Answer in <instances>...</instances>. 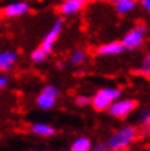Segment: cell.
<instances>
[{
  "label": "cell",
  "mask_w": 150,
  "mask_h": 151,
  "mask_svg": "<svg viewBox=\"0 0 150 151\" xmlns=\"http://www.w3.org/2000/svg\"><path fill=\"white\" fill-rule=\"evenodd\" d=\"M18 61V54L12 50L0 51V71H9Z\"/></svg>",
  "instance_id": "10"
},
{
  "label": "cell",
  "mask_w": 150,
  "mask_h": 151,
  "mask_svg": "<svg viewBox=\"0 0 150 151\" xmlns=\"http://www.w3.org/2000/svg\"><path fill=\"white\" fill-rule=\"evenodd\" d=\"M75 103L79 108H86V106L92 105V97H89V96H86V94H79L75 99Z\"/></svg>",
  "instance_id": "17"
},
{
  "label": "cell",
  "mask_w": 150,
  "mask_h": 151,
  "mask_svg": "<svg viewBox=\"0 0 150 151\" xmlns=\"http://www.w3.org/2000/svg\"><path fill=\"white\" fill-rule=\"evenodd\" d=\"M86 58H88L86 51L82 48H77L75 51H72V54H70V63L75 65H79V64H83L86 61Z\"/></svg>",
  "instance_id": "15"
},
{
  "label": "cell",
  "mask_w": 150,
  "mask_h": 151,
  "mask_svg": "<svg viewBox=\"0 0 150 151\" xmlns=\"http://www.w3.org/2000/svg\"><path fill=\"white\" fill-rule=\"evenodd\" d=\"M147 34V28L146 25L140 23V25H136L133 29H130L124 38H122V45L125 47V50H137L143 45L144 42V38Z\"/></svg>",
  "instance_id": "3"
},
{
  "label": "cell",
  "mask_w": 150,
  "mask_h": 151,
  "mask_svg": "<svg viewBox=\"0 0 150 151\" xmlns=\"http://www.w3.org/2000/svg\"><path fill=\"white\" fill-rule=\"evenodd\" d=\"M31 132L38 135V137H51V135L56 134V129L51 125H48V124L38 122V124H32L31 125Z\"/></svg>",
  "instance_id": "12"
},
{
  "label": "cell",
  "mask_w": 150,
  "mask_h": 151,
  "mask_svg": "<svg viewBox=\"0 0 150 151\" xmlns=\"http://www.w3.org/2000/svg\"><path fill=\"white\" fill-rule=\"evenodd\" d=\"M91 151H109V148H108V144L98 142V144L92 145V150H91Z\"/></svg>",
  "instance_id": "19"
},
{
  "label": "cell",
  "mask_w": 150,
  "mask_h": 151,
  "mask_svg": "<svg viewBox=\"0 0 150 151\" xmlns=\"http://www.w3.org/2000/svg\"><path fill=\"white\" fill-rule=\"evenodd\" d=\"M136 0H114V7L120 15H128L136 9Z\"/></svg>",
  "instance_id": "11"
},
{
  "label": "cell",
  "mask_w": 150,
  "mask_h": 151,
  "mask_svg": "<svg viewBox=\"0 0 150 151\" xmlns=\"http://www.w3.org/2000/svg\"><path fill=\"white\" fill-rule=\"evenodd\" d=\"M29 12V4L26 1H12L1 9L4 18H20Z\"/></svg>",
  "instance_id": "7"
},
{
  "label": "cell",
  "mask_w": 150,
  "mask_h": 151,
  "mask_svg": "<svg viewBox=\"0 0 150 151\" xmlns=\"http://www.w3.org/2000/svg\"><path fill=\"white\" fill-rule=\"evenodd\" d=\"M138 122L141 127V135L150 137V108H146L138 116Z\"/></svg>",
  "instance_id": "13"
},
{
  "label": "cell",
  "mask_w": 150,
  "mask_h": 151,
  "mask_svg": "<svg viewBox=\"0 0 150 151\" xmlns=\"http://www.w3.org/2000/svg\"><path fill=\"white\" fill-rule=\"evenodd\" d=\"M147 151H150V150H147Z\"/></svg>",
  "instance_id": "24"
},
{
  "label": "cell",
  "mask_w": 150,
  "mask_h": 151,
  "mask_svg": "<svg viewBox=\"0 0 150 151\" xmlns=\"http://www.w3.org/2000/svg\"><path fill=\"white\" fill-rule=\"evenodd\" d=\"M136 108H137V102L134 99H118L111 105L108 112L111 113L114 118L125 119Z\"/></svg>",
  "instance_id": "4"
},
{
  "label": "cell",
  "mask_w": 150,
  "mask_h": 151,
  "mask_svg": "<svg viewBox=\"0 0 150 151\" xmlns=\"http://www.w3.org/2000/svg\"><path fill=\"white\" fill-rule=\"evenodd\" d=\"M124 50H125V47L122 45L121 41H112V42H107V44L99 45L96 52L102 57H112V55L121 54Z\"/></svg>",
  "instance_id": "8"
},
{
  "label": "cell",
  "mask_w": 150,
  "mask_h": 151,
  "mask_svg": "<svg viewBox=\"0 0 150 151\" xmlns=\"http://www.w3.org/2000/svg\"><path fill=\"white\" fill-rule=\"evenodd\" d=\"M140 132L133 125H125L114 132L108 139V148L109 151H125L133 142L138 138Z\"/></svg>",
  "instance_id": "1"
},
{
  "label": "cell",
  "mask_w": 150,
  "mask_h": 151,
  "mask_svg": "<svg viewBox=\"0 0 150 151\" xmlns=\"http://www.w3.org/2000/svg\"><path fill=\"white\" fill-rule=\"evenodd\" d=\"M143 7L150 13V0H143Z\"/></svg>",
  "instance_id": "21"
},
{
  "label": "cell",
  "mask_w": 150,
  "mask_h": 151,
  "mask_svg": "<svg viewBox=\"0 0 150 151\" xmlns=\"http://www.w3.org/2000/svg\"><path fill=\"white\" fill-rule=\"evenodd\" d=\"M138 73L141 76H144V77H147V78H150V64H141L140 65V68H138Z\"/></svg>",
  "instance_id": "18"
},
{
  "label": "cell",
  "mask_w": 150,
  "mask_h": 151,
  "mask_svg": "<svg viewBox=\"0 0 150 151\" xmlns=\"http://www.w3.org/2000/svg\"><path fill=\"white\" fill-rule=\"evenodd\" d=\"M92 150V144H91V139L86 138V137H79L77 139L73 141L70 151H91Z\"/></svg>",
  "instance_id": "14"
},
{
  "label": "cell",
  "mask_w": 150,
  "mask_h": 151,
  "mask_svg": "<svg viewBox=\"0 0 150 151\" xmlns=\"http://www.w3.org/2000/svg\"><path fill=\"white\" fill-rule=\"evenodd\" d=\"M86 4V0H63L60 4V13L64 16H72L79 13Z\"/></svg>",
  "instance_id": "9"
},
{
  "label": "cell",
  "mask_w": 150,
  "mask_h": 151,
  "mask_svg": "<svg viewBox=\"0 0 150 151\" xmlns=\"http://www.w3.org/2000/svg\"><path fill=\"white\" fill-rule=\"evenodd\" d=\"M136 1H140V0H136ZM141 1H143V0H141Z\"/></svg>",
  "instance_id": "23"
},
{
  "label": "cell",
  "mask_w": 150,
  "mask_h": 151,
  "mask_svg": "<svg viewBox=\"0 0 150 151\" xmlns=\"http://www.w3.org/2000/svg\"><path fill=\"white\" fill-rule=\"evenodd\" d=\"M47 52L41 48V47H38L35 48L34 51H32V54H31V60L34 61V63H44L45 61V58H47Z\"/></svg>",
  "instance_id": "16"
},
{
  "label": "cell",
  "mask_w": 150,
  "mask_h": 151,
  "mask_svg": "<svg viewBox=\"0 0 150 151\" xmlns=\"http://www.w3.org/2000/svg\"><path fill=\"white\" fill-rule=\"evenodd\" d=\"M57 97H58V89L53 84H48L45 86L37 96V105L38 108L44 109V111H48L51 109L57 102Z\"/></svg>",
  "instance_id": "5"
},
{
  "label": "cell",
  "mask_w": 150,
  "mask_h": 151,
  "mask_svg": "<svg viewBox=\"0 0 150 151\" xmlns=\"http://www.w3.org/2000/svg\"><path fill=\"white\" fill-rule=\"evenodd\" d=\"M7 83H9V78H7L6 76H0V89L6 87V86H7Z\"/></svg>",
  "instance_id": "20"
},
{
  "label": "cell",
  "mask_w": 150,
  "mask_h": 151,
  "mask_svg": "<svg viewBox=\"0 0 150 151\" xmlns=\"http://www.w3.org/2000/svg\"><path fill=\"white\" fill-rule=\"evenodd\" d=\"M61 31H63V20H61V19H57L56 22L53 23L51 29L44 35L42 42H41V48H42L47 54H50V52L53 51L54 44H56V41L58 39V37H60Z\"/></svg>",
  "instance_id": "6"
},
{
  "label": "cell",
  "mask_w": 150,
  "mask_h": 151,
  "mask_svg": "<svg viewBox=\"0 0 150 151\" xmlns=\"http://www.w3.org/2000/svg\"><path fill=\"white\" fill-rule=\"evenodd\" d=\"M121 97V90L118 87H102L92 96V106L95 111H108L115 100Z\"/></svg>",
  "instance_id": "2"
},
{
  "label": "cell",
  "mask_w": 150,
  "mask_h": 151,
  "mask_svg": "<svg viewBox=\"0 0 150 151\" xmlns=\"http://www.w3.org/2000/svg\"><path fill=\"white\" fill-rule=\"evenodd\" d=\"M143 63H144V64H150V51L146 54V55H144V58H143Z\"/></svg>",
  "instance_id": "22"
}]
</instances>
